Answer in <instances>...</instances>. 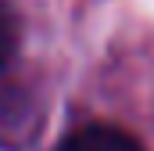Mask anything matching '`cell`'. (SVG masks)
I'll return each instance as SVG.
<instances>
[{"instance_id": "2", "label": "cell", "mask_w": 154, "mask_h": 151, "mask_svg": "<svg viewBox=\"0 0 154 151\" xmlns=\"http://www.w3.org/2000/svg\"><path fill=\"white\" fill-rule=\"evenodd\" d=\"M18 50V18L14 11L0 0V65H7Z\"/></svg>"}, {"instance_id": "1", "label": "cell", "mask_w": 154, "mask_h": 151, "mask_svg": "<svg viewBox=\"0 0 154 151\" xmlns=\"http://www.w3.org/2000/svg\"><path fill=\"white\" fill-rule=\"evenodd\" d=\"M57 151H147L129 130L111 126V122H86L72 130Z\"/></svg>"}]
</instances>
